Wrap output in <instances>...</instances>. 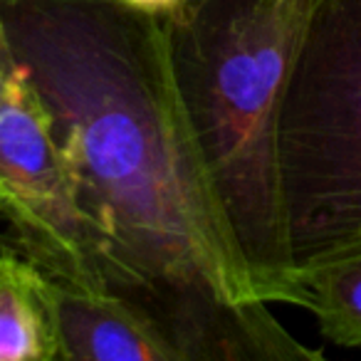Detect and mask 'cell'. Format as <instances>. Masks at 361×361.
<instances>
[{"instance_id": "52a82bcc", "label": "cell", "mask_w": 361, "mask_h": 361, "mask_svg": "<svg viewBox=\"0 0 361 361\" xmlns=\"http://www.w3.org/2000/svg\"><path fill=\"white\" fill-rule=\"evenodd\" d=\"M300 307L317 317L322 336L361 349V247L295 275Z\"/></svg>"}, {"instance_id": "3957f363", "label": "cell", "mask_w": 361, "mask_h": 361, "mask_svg": "<svg viewBox=\"0 0 361 361\" xmlns=\"http://www.w3.org/2000/svg\"><path fill=\"white\" fill-rule=\"evenodd\" d=\"M295 275L361 247V0H312L280 114Z\"/></svg>"}, {"instance_id": "6da1fadb", "label": "cell", "mask_w": 361, "mask_h": 361, "mask_svg": "<svg viewBox=\"0 0 361 361\" xmlns=\"http://www.w3.org/2000/svg\"><path fill=\"white\" fill-rule=\"evenodd\" d=\"M0 30L104 238L106 290L178 361H319L252 290L171 67L164 20L129 0H0Z\"/></svg>"}, {"instance_id": "5b68a950", "label": "cell", "mask_w": 361, "mask_h": 361, "mask_svg": "<svg viewBox=\"0 0 361 361\" xmlns=\"http://www.w3.org/2000/svg\"><path fill=\"white\" fill-rule=\"evenodd\" d=\"M60 361H178L141 307L109 290L57 285Z\"/></svg>"}, {"instance_id": "ba28073f", "label": "cell", "mask_w": 361, "mask_h": 361, "mask_svg": "<svg viewBox=\"0 0 361 361\" xmlns=\"http://www.w3.org/2000/svg\"><path fill=\"white\" fill-rule=\"evenodd\" d=\"M129 3H134V6L144 8V11H149V13H156V16H166V13H171L173 8H178L183 0H129Z\"/></svg>"}, {"instance_id": "8992f818", "label": "cell", "mask_w": 361, "mask_h": 361, "mask_svg": "<svg viewBox=\"0 0 361 361\" xmlns=\"http://www.w3.org/2000/svg\"><path fill=\"white\" fill-rule=\"evenodd\" d=\"M0 361H60L55 282L13 250L0 252Z\"/></svg>"}, {"instance_id": "277c9868", "label": "cell", "mask_w": 361, "mask_h": 361, "mask_svg": "<svg viewBox=\"0 0 361 361\" xmlns=\"http://www.w3.org/2000/svg\"><path fill=\"white\" fill-rule=\"evenodd\" d=\"M0 240L52 282L106 290L104 238L85 211L52 121L0 30Z\"/></svg>"}, {"instance_id": "7a4b0ae2", "label": "cell", "mask_w": 361, "mask_h": 361, "mask_svg": "<svg viewBox=\"0 0 361 361\" xmlns=\"http://www.w3.org/2000/svg\"><path fill=\"white\" fill-rule=\"evenodd\" d=\"M310 11L312 0H183L161 16L188 124L252 290L297 307L280 114Z\"/></svg>"}]
</instances>
